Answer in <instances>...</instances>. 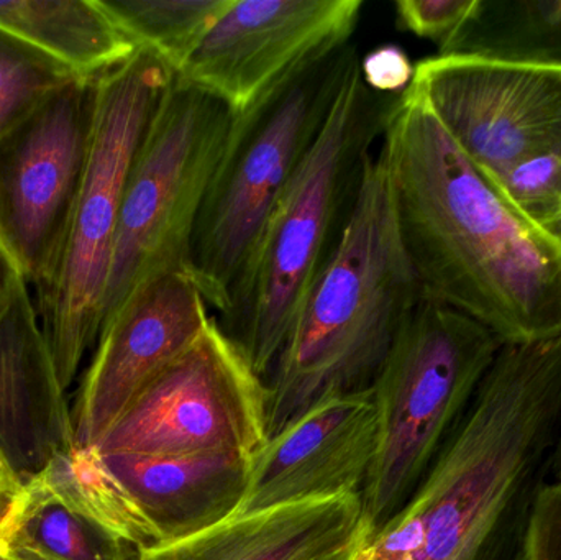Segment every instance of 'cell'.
<instances>
[{
  "mask_svg": "<svg viewBox=\"0 0 561 560\" xmlns=\"http://www.w3.org/2000/svg\"><path fill=\"white\" fill-rule=\"evenodd\" d=\"M414 85L468 160L497 183L514 164L561 147V68L432 56Z\"/></svg>",
  "mask_w": 561,
  "mask_h": 560,
  "instance_id": "cell-11",
  "label": "cell"
},
{
  "mask_svg": "<svg viewBox=\"0 0 561 560\" xmlns=\"http://www.w3.org/2000/svg\"><path fill=\"white\" fill-rule=\"evenodd\" d=\"M561 433V331L501 345L404 508L356 560H524Z\"/></svg>",
  "mask_w": 561,
  "mask_h": 560,
  "instance_id": "cell-2",
  "label": "cell"
},
{
  "mask_svg": "<svg viewBox=\"0 0 561 560\" xmlns=\"http://www.w3.org/2000/svg\"><path fill=\"white\" fill-rule=\"evenodd\" d=\"M174 72L148 49L101 79L88 168L49 282L35 292L59 381L72 387L102 328L128 176Z\"/></svg>",
  "mask_w": 561,
  "mask_h": 560,
  "instance_id": "cell-5",
  "label": "cell"
},
{
  "mask_svg": "<svg viewBox=\"0 0 561 560\" xmlns=\"http://www.w3.org/2000/svg\"><path fill=\"white\" fill-rule=\"evenodd\" d=\"M78 446L68 391L22 278L0 308V457L25 485Z\"/></svg>",
  "mask_w": 561,
  "mask_h": 560,
  "instance_id": "cell-15",
  "label": "cell"
},
{
  "mask_svg": "<svg viewBox=\"0 0 561 560\" xmlns=\"http://www.w3.org/2000/svg\"><path fill=\"white\" fill-rule=\"evenodd\" d=\"M477 0H399L396 26L435 43L444 55L473 12Z\"/></svg>",
  "mask_w": 561,
  "mask_h": 560,
  "instance_id": "cell-25",
  "label": "cell"
},
{
  "mask_svg": "<svg viewBox=\"0 0 561 560\" xmlns=\"http://www.w3.org/2000/svg\"><path fill=\"white\" fill-rule=\"evenodd\" d=\"M104 457L167 542L207 532L232 518L249 489L253 457Z\"/></svg>",
  "mask_w": 561,
  "mask_h": 560,
  "instance_id": "cell-17",
  "label": "cell"
},
{
  "mask_svg": "<svg viewBox=\"0 0 561 560\" xmlns=\"http://www.w3.org/2000/svg\"><path fill=\"white\" fill-rule=\"evenodd\" d=\"M447 55L561 68V0H477Z\"/></svg>",
  "mask_w": 561,
  "mask_h": 560,
  "instance_id": "cell-20",
  "label": "cell"
},
{
  "mask_svg": "<svg viewBox=\"0 0 561 560\" xmlns=\"http://www.w3.org/2000/svg\"><path fill=\"white\" fill-rule=\"evenodd\" d=\"M101 79L75 78L0 138V240L38 292L58 266L88 168Z\"/></svg>",
  "mask_w": 561,
  "mask_h": 560,
  "instance_id": "cell-10",
  "label": "cell"
},
{
  "mask_svg": "<svg viewBox=\"0 0 561 560\" xmlns=\"http://www.w3.org/2000/svg\"><path fill=\"white\" fill-rule=\"evenodd\" d=\"M5 477H15L12 472H10L9 467H7V464L3 462L2 457H0V479H5Z\"/></svg>",
  "mask_w": 561,
  "mask_h": 560,
  "instance_id": "cell-32",
  "label": "cell"
},
{
  "mask_svg": "<svg viewBox=\"0 0 561 560\" xmlns=\"http://www.w3.org/2000/svg\"><path fill=\"white\" fill-rule=\"evenodd\" d=\"M0 560H28L25 558H22V556L16 555V552L10 551L9 548L2 549L0 551Z\"/></svg>",
  "mask_w": 561,
  "mask_h": 560,
  "instance_id": "cell-31",
  "label": "cell"
},
{
  "mask_svg": "<svg viewBox=\"0 0 561 560\" xmlns=\"http://www.w3.org/2000/svg\"><path fill=\"white\" fill-rule=\"evenodd\" d=\"M25 485L15 477L0 479V538H9L10 529L22 508Z\"/></svg>",
  "mask_w": 561,
  "mask_h": 560,
  "instance_id": "cell-28",
  "label": "cell"
},
{
  "mask_svg": "<svg viewBox=\"0 0 561 560\" xmlns=\"http://www.w3.org/2000/svg\"><path fill=\"white\" fill-rule=\"evenodd\" d=\"M236 121L209 92L178 81L168 89L128 176L102 328L148 276L191 270L201 209Z\"/></svg>",
  "mask_w": 561,
  "mask_h": 560,
  "instance_id": "cell-8",
  "label": "cell"
},
{
  "mask_svg": "<svg viewBox=\"0 0 561 560\" xmlns=\"http://www.w3.org/2000/svg\"><path fill=\"white\" fill-rule=\"evenodd\" d=\"M359 71L373 92L401 95L414 79L415 65L401 46L382 45L363 56Z\"/></svg>",
  "mask_w": 561,
  "mask_h": 560,
  "instance_id": "cell-27",
  "label": "cell"
},
{
  "mask_svg": "<svg viewBox=\"0 0 561 560\" xmlns=\"http://www.w3.org/2000/svg\"><path fill=\"white\" fill-rule=\"evenodd\" d=\"M363 0H233L174 81L245 114L266 95L345 48Z\"/></svg>",
  "mask_w": 561,
  "mask_h": 560,
  "instance_id": "cell-12",
  "label": "cell"
},
{
  "mask_svg": "<svg viewBox=\"0 0 561 560\" xmlns=\"http://www.w3.org/2000/svg\"><path fill=\"white\" fill-rule=\"evenodd\" d=\"M549 232L552 233L553 237H557L561 242V217L552 227H550Z\"/></svg>",
  "mask_w": 561,
  "mask_h": 560,
  "instance_id": "cell-33",
  "label": "cell"
},
{
  "mask_svg": "<svg viewBox=\"0 0 561 560\" xmlns=\"http://www.w3.org/2000/svg\"><path fill=\"white\" fill-rule=\"evenodd\" d=\"M358 58L355 46L346 45L237 115L191 249V272L219 316L230 308L270 214L319 137Z\"/></svg>",
  "mask_w": 561,
  "mask_h": 560,
  "instance_id": "cell-7",
  "label": "cell"
},
{
  "mask_svg": "<svg viewBox=\"0 0 561 560\" xmlns=\"http://www.w3.org/2000/svg\"><path fill=\"white\" fill-rule=\"evenodd\" d=\"M503 342L470 316L422 298L373 391L379 443L362 490L368 541L414 495L463 420Z\"/></svg>",
  "mask_w": 561,
  "mask_h": 560,
  "instance_id": "cell-6",
  "label": "cell"
},
{
  "mask_svg": "<svg viewBox=\"0 0 561 560\" xmlns=\"http://www.w3.org/2000/svg\"><path fill=\"white\" fill-rule=\"evenodd\" d=\"M140 49L154 53L174 76L233 0H102Z\"/></svg>",
  "mask_w": 561,
  "mask_h": 560,
  "instance_id": "cell-22",
  "label": "cell"
},
{
  "mask_svg": "<svg viewBox=\"0 0 561 560\" xmlns=\"http://www.w3.org/2000/svg\"><path fill=\"white\" fill-rule=\"evenodd\" d=\"M494 184L524 217L549 232L561 217V147L524 158Z\"/></svg>",
  "mask_w": 561,
  "mask_h": 560,
  "instance_id": "cell-24",
  "label": "cell"
},
{
  "mask_svg": "<svg viewBox=\"0 0 561 560\" xmlns=\"http://www.w3.org/2000/svg\"><path fill=\"white\" fill-rule=\"evenodd\" d=\"M0 26L78 78L98 81L140 49L102 0H7Z\"/></svg>",
  "mask_w": 561,
  "mask_h": 560,
  "instance_id": "cell-18",
  "label": "cell"
},
{
  "mask_svg": "<svg viewBox=\"0 0 561 560\" xmlns=\"http://www.w3.org/2000/svg\"><path fill=\"white\" fill-rule=\"evenodd\" d=\"M422 299L381 153L270 374L268 439L332 398L373 390L392 342Z\"/></svg>",
  "mask_w": 561,
  "mask_h": 560,
  "instance_id": "cell-3",
  "label": "cell"
},
{
  "mask_svg": "<svg viewBox=\"0 0 561 560\" xmlns=\"http://www.w3.org/2000/svg\"><path fill=\"white\" fill-rule=\"evenodd\" d=\"M20 279H22V275H20L19 266L13 262L12 255L0 240V308L5 305Z\"/></svg>",
  "mask_w": 561,
  "mask_h": 560,
  "instance_id": "cell-29",
  "label": "cell"
},
{
  "mask_svg": "<svg viewBox=\"0 0 561 560\" xmlns=\"http://www.w3.org/2000/svg\"><path fill=\"white\" fill-rule=\"evenodd\" d=\"M30 482L137 551L163 545L160 533L95 447L78 446L58 454Z\"/></svg>",
  "mask_w": 561,
  "mask_h": 560,
  "instance_id": "cell-19",
  "label": "cell"
},
{
  "mask_svg": "<svg viewBox=\"0 0 561 560\" xmlns=\"http://www.w3.org/2000/svg\"><path fill=\"white\" fill-rule=\"evenodd\" d=\"M561 479V433L559 439V446H557L556 450V459H553L552 472H550V480H560ZM549 480V482H550Z\"/></svg>",
  "mask_w": 561,
  "mask_h": 560,
  "instance_id": "cell-30",
  "label": "cell"
},
{
  "mask_svg": "<svg viewBox=\"0 0 561 560\" xmlns=\"http://www.w3.org/2000/svg\"><path fill=\"white\" fill-rule=\"evenodd\" d=\"M7 548H9V545H7V539L0 538V551H2V549H7Z\"/></svg>",
  "mask_w": 561,
  "mask_h": 560,
  "instance_id": "cell-34",
  "label": "cell"
},
{
  "mask_svg": "<svg viewBox=\"0 0 561 560\" xmlns=\"http://www.w3.org/2000/svg\"><path fill=\"white\" fill-rule=\"evenodd\" d=\"M378 151L422 298L503 344L561 331L560 240L468 160L414 85L389 105Z\"/></svg>",
  "mask_w": 561,
  "mask_h": 560,
  "instance_id": "cell-1",
  "label": "cell"
},
{
  "mask_svg": "<svg viewBox=\"0 0 561 560\" xmlns=\"http://www.w3.org/2000/svg\"><path fill=\"white\" fill-rule=\"evenodd\" d=\"M75 78L61 62L0 26V138Z\"/></svg>",
  "mask_w": 561,
  "mask_h": 560,
  "instance_id": "cell-23",
  "label": "cell"
},
{
  "mask_svg": "<svg viewBox=\"0 0 561 560\" xmlns=\"http://www.w3.org/2000/svg\"><path fill=\"white\" fill-rule=\"evenodd\" d=\"M266 441V381L213 318L135 397L95 449L102 456L255 457Z\"/></svg>",
  "mask_w": 561,
  "mask_h": 560,
  "instance_id": "cell-9",
  "label": "cell"
},
{
  "mask_svg": "<svg viewBox=\"0 0 561 560\" xmlns=\"http://www.w3.org/2000/svg\"><path fill=\"white\" fill-rule=\"evenodd\" d=\"M378 443L375 391L323 401L253 457L249 489L232 518L307 500L362 495Z\"/></svg>",
  "mask_w": 561,
  "mask_h": 560,
  "instance_id": "cell-14",
  "label": "cell"
},
{
  "mask_svg": "<svg viewBox=\"0 0 561 560\" xmlns=\"http://www.w3.org/2000/svg\"><path fill=\"white\" fill-rule=\"evenodd\" d=\"M209 308L187 268L161 270L131 289L82 374L72 407L79 446L102 443L135 397L206 331Z\"/></svg>",
  "mask_w": 561,
  "mask_h": 560,
  "instance_id": "cell-13",
  "label": "cell"
},
{
  "mask_svg": "<svg viewBox=\"0 0 561 560\" xmlns=\"http://www.w3.org/2000/svg\"><path fill=\"white\" fill-rule=\"evenodd\" d=\"M359 61L350 68L319 137L270 214L230 308L217 318L265 381L304 299L342 239L373 144L398 98L373 92Z\"/></svg>",
  "mask_w": 561,
  "mask_h": 560,
  "instance_id": "cell-4",
  "label": "cell"
},
{
  "mask_svg": "<svg viewBox=\"0 0 561 560\" xmlns=\"http://www.w3.org/2000/svg\"><path fill=\"white\" fill-rule=\"evenodd\" d=\"M524 560H561V479L547 482L537 499Z\"/></svg>",
  "mask_w": 561,
  "mask_h": 560,
  "instance_id": "cell-26",
  "label": "cell"
},
{
  "mask_svg": "<svg viewBox=\"0 0 561 560\" xmlns=\"http://www.w3.org/2000/svg\"><path fill=\"white\" fill-rule=\"evenodd\" d=\"M7 545L28 560H137L138 556L134 546L82 518L35 482L25 483Z\"/></svg>",
  "mask_w": 561,
  "mask_h": 560,
  "instance_id": "cell-21",
  "label": "cell"
},
{
  "mask_svg": "<svg viewBox=\"0 0 561 560\" xmlns=\"http://www.w3.org/2000/svg\"><path fill=\"white\" fill-rule=\"evenodd\" d=\"M366 542L362 495H339L229 518L137 560H356Z\"/></svg>",
  "mask_w": 561,
  "mask_h": 560,
  "instance_id": "cell-16",
  "label": "cell"
}]
</instances>
